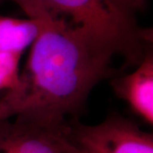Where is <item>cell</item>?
Wrapping results in <instances>:
<instances>
[{"instance_id":"obj_2","label":"cell","mask_w":153,"mask_h":153,"mask_svg":"<svg viewBox=\"0 0 153 153\" xmlns=\"http://www.w3.org/2000/svg\"><path fill=\"white\" fill-rule=\"evenodd\" d=\"M49 7L111 55H121L129 64L138 65L152 41L136 20L122 16L105 0H42Z\"/></svg>"},{"instance_id":"obj_7","label":"cell","mask_w":153,"mask_h":153,"mask_svg":"<svg viewBox=\"0 0 153 153\" xmlns=\"http://www.w3.org/2000/svg\"><path fill=\"white\" fill-rule=\"evenodd\" d=\"M22 55L17 53H0V92L11 91L18 86Z\"/></svg>"},{"instance_id":"obj_6","label":"cell","mask_w":153,"mask_h":153,"mask_svg":"<svg viewBox=\"0 0 153 153\" xmlns=\"http://www.w3.org/2000/svg\"><path fill=\"white\" fill-rule=\"evenodd\" d=\"M38 32L39 24L35 19L0 16V53L22 54L32 45Z\"/></svg>"},{"instance_id":"obj_5","label":"cell","mask_w":153,"mask_h":153,"mask_svg":"<svg viewBox=\"0 0 153 153\" xmlns=\"http://www.w3.org/2000/svg\"><path fill=\"white\" fill-rule=\"evenodd\" d=\"M115 94L148 124H153V55L148 49L138 67L128 75L111 80Z\"/></svg>"},{"instance_id":"obj_8","label":"cell","mask_w":153,"mask_h":153,"mask_svg":"<svg viewBox=\"0 0 153 153\" xmlns=\"http://www.w3.org/2000/svg\"><path fill=\"white\" fill-rule=\"evenodd\" d=\"M108 5L122 16L136 20L135 13L146 5L145 0H105Z\"/></svg>"},{"instance_id":"obj_1","label":"cell","mask_w":153,"mask_h":153,"mask_svg":"<svg viewBox=\"0 0 153 153\" xmlns=\"http://www.w3.org/2000/svg\"><path fill=\"white\" fill-rule=\"evenodd\" d=\"M37 20L34 40L19 84L0 99V120L16 118L63 128L75 120L99 82L115 75L113 55L57 15L42 0H13Z\"/></svg>"},{"instance_id":"obj_4","label":"cell","mask_w":153,"mask_h":153,"mask_svg":"<svg viewBox=\"0 0 153 153\" xmlns=\"http://www.w3.org/2000/svg\"><path fill=\"white\" fill-rule=\"evenodd\" d=\"M0 153H84L63 128H52L16 118L0 120Z\"/></svg>"},{"instance_id":"obj_3","label":"cell","mask_w":153,"mask_h":153,"mask_svg":"<svg viewBox=\"0 0 153 153\" xmlns=\"http://www.w3.org/2000/svg\"><path fill=\"white\" fill-rule=\"evenodd\" d=\"M66 132L84 153H153L152 134L120 115L108 116L96 125L71 120L66 124Z\"/></svg>"}]
</instances>
